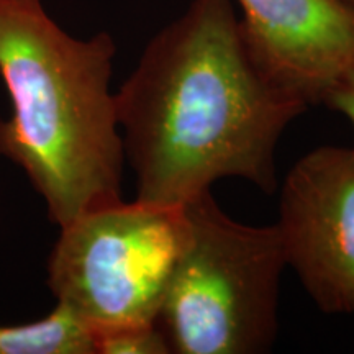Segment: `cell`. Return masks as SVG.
<instances>
[{
  "instance_id": "cell-1",
  "label": "cell",
  "mask_w": 354,
  "mask_h": 354,
  "mask_svg": "<svg viewBox=\"0 0 354 354\" xmlns=\"http://www.w3.org/2000/svg\"><path fill=\"white\" fill-rule=\"evenodd\" d=\"M115 105L136 201L159 207L230 177L274 194L279 141L308 109L256 61L234 0H192L149 39Z\"/></svg>"
},
{
  "instance_id": "cell-2",
  "label": "cell",
  "mask_w": 354,
  "mask_h": 354,
  "mask_svg": "<svg viewBox=\"0 0 354 354\" xmlns=\"http://www.w3.org/2000/svg\"><path fill=\"white\" fill-rule=\"evenodd\" d=\"M115 55L109 32L73 37L43 0H0V76L12 104L0 120V156L25 172L59 228L123 201Z\"/></svg>"
},
{
  "instance_id": "cell-3",
  "label": "cell",
  "mask_w": 354,
  "mask_h": 354,
  "mask_svg": "<svg viewBox=\"0 0 354 354\" xmlns=\"http://www.w3.org/2000/svg\"><path fill=\"white\" fill-rule=\"evenodd\" d=\"M184 212L187 241L158 317L172 353H268L277 338L287 266L276 225L233 220L212 190L189 201Z\"/></svg>"
},
{
  "instance_id": "cell-4",
  "label": "cell",
  "mask_w": 354,
  "mask_h": 354,
  "mask_svg": "<svg viewBox=\"0 0 354 354\" xmlns=\"http://www.w3.org/2000/svg\"><path fill=\"white\" fill-rule=\"evenodd\" d=\"M48 287L94 331L158 323L167 282L187 241L184 207L115 202L61 227Z\"/></svg>"
},
{
  "instance_id": "cell-5",
  "label": "cell",
  "mask_w": 354,
  "mask_h": 354,
  "mask_svg": "<svg viewBox=\"0 0 354 354\" xmlns=\"http://www.w3.org/2000/svg\"><path fill=\"white\" fill-rule=\"evenodd\" d=\"M276 225L286 264L325 313H354V148L320 146L290 167Z\"/></svg>"
},
{
  "instance_id": "cell-6",
  "label": "cell",
  "mask_w": 354,
  "mask_h": 354,
  "mask_svg": "<svg viewBox=\"0 0 354 354\" xmlns=\"http://www.w3.org/2000/svg\"><path fill=\"white\" fill-rule=\"evenodd\" d=\"M234 2L261 68L308 107L354 66V7L344 0Z\"/></svg>"
},
{
  "instance_id": "cell-7",
  "label": "cell",
  "mask_w": 354,
  "mask_h": 354,
  "mask_svg": "<svg viewBox=\"0 0 354 354\" xmlns=\"http://www.w3.org/2000/svg\"><path fill=\"white\" fill-rule=\"evenodd\" d=\"M0 354H95V335L74 310L56 302L39 320L0 325Z\"/></svg>"
},
{
  "instance_id": "cell-8",
  "label": "cell",
  "mask_w": 354,
  "mask_h": 354,
  "mask_svg": "<svg viewBox=\"0 0 354 354\" xmlns=\"http://www.w3.org/2000/svg\"><path fill=\"white\" fill-rule=\"evenodd\" d=\"M95 354H172L169 339L158 323L95 335Z\"/></svg>"
},
{
  "instance_id": "cell-9",
  "label": "cell",
  "mask_w": 354,
  "mask_h": 354,
  "mask_svg": "<svg viewBox=\"0 0 354 354\" xmlns=\"http://www.w3.org/2000/svg\"><path fill=\"white\" fill-rule=\"evenodd\" d=\"M323 105L346 117L354 128V66L331 88Z\"/></svg>"
},
{
  "instance_id": "cell-10",
  "label": "cell",
  "mask_w": 354,
  "mask_h": 354,
  "mask_svg": "<svg viewBox=\"0 0 354 354\" xmlns=\"http://www.w3.org/2000/svg\"><path fill=\"white\" fill-rule=\"evenodd\" d=\"M344 2H348L349 6H353V7H354V0H344Z\"/></svg>"
}]
</instances>
